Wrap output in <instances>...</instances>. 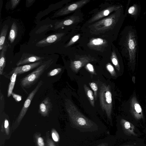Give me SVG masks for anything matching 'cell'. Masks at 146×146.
<instances>
[{"label":"cell","mask_w":146,"mask_h":146,"mask_svg":"<svg viewBox=\"0 0 146 146\" xmlns=\"http://www.w3.org/2000/svg\"><path fill=\"white\" fill-rule=\"evenodd\" d=\"M120 9L105 18L86 25L87 32L93 35L110 37L119 21L121 15Z\"/></svg>","instance_id":"6da1fadb"},{"label":"cell","mask_w":146,"mask_h":146,"mask_svg":"<svg viewBox=\"0 0 146 146\" xmlns=\"http://www.w3.org/2000/svg\"><path fill=\"white\" fill-rule=\"evenodd\" d=\"M65 105L70 120L75 127L88 130L92 129L95 125L93 121L80 112L70 100L66 99Z\"/></svg>","instance_id":"7a4b0ae2"},{"label":"cell","mask_w":146,"mask_h":146,"mask_svg":"<svg viewBox=\"0 0 146 146\" xmlns=\"http://www.w3.org/2000/svg\"><path fill=\"white\" fill-rule=\"evenodd\" d=\"M52 62L51 60L44 62L32 72L22 78L20 81V84L22 88L23 89L28 88L35 84Z\"/></svg>","instance_id":"3957f363"},{"label":"cell","mask_w":146,"mask_h":146,"mask_svg":"<svg viewBox=\"0 0 146 146\" xmlns=\"http://www.w3.org/2000/svg\"><path fill=\"white\" fill-rule=\"evenodd\" d=\"M99 97L102 108L105 111L108 118L111 119L112 98L109 85L105 84H102L100 87Z\"/></svg>","instance_id":"277c9868"},{"label":"cell","mask_w":146,"mask_h":146,"mask_svg":"<svg viewBox=\"0 0 146 146\" xmlns=\"http://www.w3.org/2000/svg\"><path fill=\"white\" fill-rule=\"evenodd\" d=\"M90 1V0H81L66 5L57 11L54 16L56 17L62 16L76 11Z\"/></svg>","instance_id":"5b68a950"},{"label":"cell","mask_w":146,"mask_h":146,"mask_svg":"<svg viewBox=\"0 0 146 146\" xmlns=\"http://www.w3.org/2000/svg\"><path fill=\"white\" fill-rule=\"evenodd\" d=\"M44 84V82L42 80L40 81L35 88L29 94L25 101L23 106L16 120L15 123L18 124L21 121L28 110L34 96L39 90L40 87Z\"/></svg>","instance_id":"8992f818"},{"label":"cell","mask_w":146,"mask_h":146,"mask_svg":"<svg viewBox=\"0 0 146 146\" xmlns=\"http://www.w3.org/2000/svg\"><path fill=\"white\" fill-rule=\"evenodd\" d=\"M121 6L119 5H111L106 7L98 11L89 19L85 24L88 25L92 23L103 18H105L112 13L121 8Z\"/></svg>","instance_id":"52a82bcc"},{"label":"cell","mask_w":146,"mask_h":146,"mask_svg":"<svg viewBox=\"0 0 146 146\" xmlns=\"http://www.w3.org/2000/svg\"><path fill=\"white\" fill-rule=\"evenodd\" d=\"M104 37L93 38L88 43V46L90 49L100 52L104 51L110 46L108 41Z\"/></svg>","instance_id":"ba28073f"},{"label":"cell","mask_w":146,"mask_h":146,"mask_svg":"<svg viewBox=\"0 0 146 146\" xmlns=\"http://www.w3.org/2000/svg\"><path fill=\"white\" fill-rule=\"evenodd\" d=\"M126 43L130 59L131 61H133L135 57L137 43L135 36L132 32L128 33L126 38Z\"/></svg>","instance_id":"9c48e42d"},{"label":"cell","mask_w":146,"mask_h":146,"mask_svg":"<svg viewBox=\"0 0 146 146\" xmlns=\"http://www.w3.org/2000/svg\"><path fill=\"white\" fill-rule=\"evenodd\" d=\"M96 59L90 56H83L76 60L71 61L70 67L74 72H77L83 66L90 62L94 61Z\"/></svg>","instance_id":"30bf717a"},{"label":"cell","mask_w":146,"mask_h":146,"mask_svg":"<svg viewBox=\"0 0 146 146\" xmlns=\"http://www.w3.org/2000/svg\"><path fill=\"white\" fill-rule=\"evenodd\" d=\"M81 19V16L78 14L73 15L57 22L55 24L54 28L57 29L64 26H69L79 23Z\"/></svg>","instance_id":"8fae6325"},{"label":"cell","mask_w":146,"mask_h":146,"mask_svg":"<svg viewBox=\"0 0 146 146\" xmlns=\"http://www.w3.org/2000/svg\"><path fill=\"white\" fill-rule=\"evenodd\" d=\"M52 107L50 100L48 97H47L40 103L38 112L43 116H47L52 110Z\"/></svg>","instance_id":"7c38bea8"},{"label":"cell","mask_w":146,"mask_h":146,"mask_svg":"<svg viewBox=\"0 0 146 146\" xmlns=\"http://www.w3.org/2000/svg\"><path fill=\"white\" fill-rule=\"evenodd\" d=\"M43 58L40 56L33 54H27L23 55L16 63L17 66L34 63V62L40 61Z\"/></svg>","instance_id":"4fadbf2b"},{"label":"cell","mask_w":146,"mask_h":146,"mask_svg":"<svg viewBox=\"0 0 146 146\" xmlns=\"http://www.w3.org/2000/svg\"><path fill=\"white\" fill-rule=\"evenodd\" d=\"M64 34V33H59L51 35L47 37L38 42L37 45L43 46L52 43L57 41Z\"/></svg>","instance_id":"5bb4252c"},{"label":"cell","mask_w":146,"mask_h":146,"mask_svg":"<svg viewBox=\"0 0 146 146\" xmlns=\"http://www.w3.org/2000/svg\"><path fill=\"white\" fill-rule=\"evenodd\" d=\"M43 63L42 61H40L17 66L15 68L17 71L18 74L20 75L37 68Z\"/></svg>","instance_id":"9a60e30c"},{"label":"cell","mask_w":146,"mask_h":146,"mask_svg":"<svg viewBox=\"0 0 146 146\" xmlns=\"http://www.w3.org/2000/svg\"><path fill=\"white\" fill-rule=\"evenodd\" d=\"M121 124L125 134L129 135H137L134 132L135 127L132 123L124 119H122Z\"/></svg>","instance_id":"2e32d148"},{"label":"cell","mask_w":146,"mask_h":146,"mask_svg":"<svg viewBox=\"0 0 146 146\" xmlns=\"http://www.w3.org/2000/svg\"><path fill=\"white\" fill-rule=\"evenodd\" d=\"M13 72L10 79V81L9 83L7 92V97H9L11 95L13 92L15 82L18 72L15 68H14L13 70Z\"/></svg>","instance_id":"e0dca14e"},{"label":"cell","mask_w":146,"mask_h":146,"mask_svg":"<svg viewBox=\"0 0 146 146\" xmlns=\"http://www.w3.org/2000/svg\"><path fill=\"white\" fill-rule=\"evenodd\" d=\"M7 48V45L5 44L1 51L0 54V74H3L4 69L6 65L5 53Z\"/></svg>","instance_id":"ac0fdd59"},{"label":"cell","mask_w":146,"mask_h":146,"mask_svg":"<svg viewBox=\"0 0 146 146\" xmlns=\"http://www.w3.org/2000/svg\"><path fill=\"white\" fill-rule=\"evenodd\" d=\"M8 28V26L5 25L3 27L1 31L0 36V50L1 51L5 44V40Z\"/></svg>","instance_id":"d6986e66"},{"label":"cell","mask_w":146,"mask_h":146,"mask_svg":"<svg viewBox=\"0 0 146 146\" xmlns=\"http://www.w3.org/2000/svg\"><path fill=\"white\" fill-rule=\"evenodd\" d=\"M18 28L15 22H13L11 26L8 37V40L12 43L15 39L17 34Z\"/></svg>","instance_id":"ffe728a7"},{"label":"cell","mask_w":146,"mask_h":146,"mask_svg":"<svg viewBox=\"0 0 146 146\" xmlns=\"http://www.w3.org/2000/svg\"><path fill=\"white\" fill-rule=\"evenodd\" d=\"M84 87L86 93L90 102V103L92 106L94 107L95 106L94 100L93 92L87 87L86 85H84Z\"/></svg>","instance_id":"44dd1931"},{"label":"cell","mask_w":146,"mask_h":146,"mask_svg":"<svg viewBox=\"0 0 146 146\" xmlns=\"http://www.w3.org/2000/svg\"><path fill=\"white\" fill-rule=\"evenodd\" d=\"M110 58L111 61L113 64L115 66L117 70H119L120 69V66L115 51L114 49L112 50Z\"/></svg>","instance_id":"7402d4cb"},{"label":"cell","mask_w":146,"mask_h":146,"mask_svg":"<svg viewBox=\"0 0 146 146\" xmlns=\"http://www.w3.org/2000/svg\"><path fill=\"white\" fill-rule=\"evenodd\" d=\"M36 141L38 146H46L44 143V139L40 135L36 134L35 135Z\"/></svg>","instance_id":"603a6c76"},{"label":"cell","mask_w":146,"mask_h":146,"mask_svg":"<svg viewBox=\"0 0 146 146\" xmlns=\"http://www.w3.org/2000/svg\"><path fill=\"white\" fill-rule=\"evenodd\" d=\"M61 68H55L49 71L47 73L48 77L52 76H56L59 74L61 71Z\"/></svg>","instance_id":"cb8c5ba5"},{"label":"cell","mask_w":146,"mask_h":146,"mask_svg":"<svg viewBox=\"0 0 146 146\" xmlns=\"http://www.w3.org/2000/svg\"><path fill=\"white\" fill-rule=\"evenodd\" d=\"M52 138L54 141L57 142L59 141L60 139L59 134L57 131L54 129H52L51 131Z\"/></svg>","instance_id":"d4e9b609"},{"label":"cell","mask_w":146,"mask_h":146,"mask_svg":"<svg viewBox=\"0 0 146 146\" xmlns=\"http://www.w3.org/2000/svg\"><path fill=\"white\" fill-rule=\"evenodd\" d=\"M80 37V35L79 34L75 35L73 36L66 44V47H68L74 44L79 39Z\"/></svg>","instance_id":"484cf974"},{"label":"cell","mask_w":146,"mask_h":146,"mask_svg":"<svg viewBox=\"0 0 146 146\" xmlns=\"http://www.w3.org/2000/svg\"><path fill=\"white\" fill-rule=\"evenodd\" d=\"M106 68L112 76H115L116 73L114 68L111 64L108 63L106 65Z\"/></svg>","instance_id":"4316f807"},{"label":"cell","mask_w":146,"mask_h":146,"mask_svg":"<svg viewBox=\"0 0 146 146\" xmlns=\"http://www.w3.org/2000/svg\"><path fill=\"white\" fill-rule=\"evenodd\" d=\"M90 85L92 90L94 92V95L95 98H96L97 96V92L98 87L96 84L94 82H91L89 83Z\"/></svg>","instance_id":"83f0119b"},{"label":"cell","mask_w":146,"mask_h":146,"mask_svg":"<svg viewBox=\"0 0 146 146\" xmlns=\"http://www.w3.org/2000/svg\"><path fill=\"white\" fill-rule=\"evenodd\" d=\"M128 13L131 15H134L137 12V7L135 5H134L130 7L128 10Z\"/></svg>","instance_id":"f1b7e54d"},{"label":"cell","mask_w":146,"mask_h":146,"mask_svg":"<svg viewBox=\"0 0 146 146\" xmlns=\"http://www.w3.org/2000/svg\"><path fill=\"white\" fill-rule=\"evenodd\" d=\"M9 122L8 119H5L4 122V127L5 131L7 135H9Z\"/></svg>","instance_id":"f546056e"},{"label":"cell","mask_w":146,"mask_h":146,"mask_svg":"<svg viewBox=\"0 0 146 146\" xmlns=\"http://www.w3.org/2000/svg\"><path fill=\"white\" fill-rule=\"evenodd\" d=\"M11 95L15 101L17 102H19L22 100V97L21 96L16 94L14 93V92H12Z\"/></svg>","instance_id":"4dcf8cb0"},{"label":"cell","mask_w":146,"mask_h":146,"mask_svg":"<svg viewBox=\"0 0 146 146\" xmlns=\"http://www.w3.org/2000/svg\"><path fill=\"white\" fill-rule=\"evenodd\" d=\"M134 108L136 111L138 113H141L142 111L140 105L138 103H135L134 104Z\"/></svg>","instance_id":"1f68e13d"},{"label":"cell","mask_w":146,"mask_h":146,"mask_svg":"<svg viewBox=\"0 0 146 146\" xmlns=\"http://www.w3.org/2000/svg\"><path fill=\"white\" fill-rule=\"evenodd\" d=\"M86 67L88 70L92 73H94V69L93 66L90 63H88L86 65Z\"/></svg>","instance_id":"d6a6232c"},{"label":"cell","mask_w":146,"mask_h":146,"mask_svg":"<svg viewBox=\"0 0 146 146\" xmlns=\"http://www.w3.org/2000/svg\"><path fill=\"white\" fill-rule=\"evenodd\" d=\"M19 0H12L11 1L12 8L14 9L19 4L20 1Z\"/></svg>","instance_id":"836d02e7"},{"label":"cell","mask_w":146,"mask_h":146,"mask_svg":"<svg viewBox=\"0 0 146 146\" xmlns=\"http://www.w3.org/2000/svg\"><path fill=\"white\" fill-rule=\"evenodd\" d=\"M46 143L47 146H56L48 137H47Z\"/></svg>","instance_id":"e575fe53"},{"label":"cell","mask_w":146,"mask_h":146,"mask_svg":"<svg viewBox=\"0 0 146 146\" xmlns=\"http://www.w3.org/2000/svg\"><path fill=\"white\" fill-rule=\"evenodd\" d=\"M35 0H27L26 1V5L27 7H29L32 4L35 2Z\"/></svg>","instance_id":"d590c367"},{"label":"cell","mask_w":146,"mask_h":146,"mask_svg":"<svg viewBox=\"0 0 146 146\" xmlns=\"http://www.w3.org/2000/svg\"><path fill=\"white\" fill-rule=\"evenodd\" d=\"M97 146H108V144L106 143H103Z\"/></svg>","instance_id":"8d00e7d4"},{"label":"cell","mask_w":146,"mask_h":146,"mask_svg":"<svg viewBox=\"0 0 146 146\" xmlns=\"http://www.w3.org/2000/svg\"><path fill=\"white\" fill-rule=\"evenodd\" d=\"M133 146L132 145H125V146Z\"/></svg>","instance_id":"74e56055"}]
</instances>
